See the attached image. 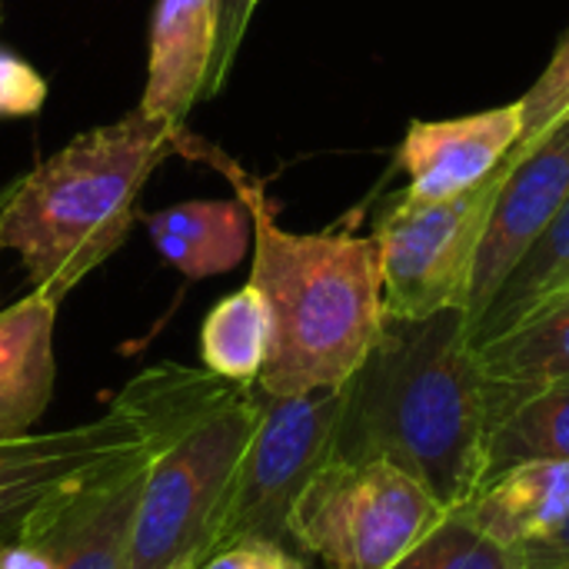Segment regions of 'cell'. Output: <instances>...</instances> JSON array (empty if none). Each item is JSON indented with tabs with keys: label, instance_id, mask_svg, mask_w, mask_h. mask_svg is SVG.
I'll return each instance as SVG.
<instances>
[{
	"label": "cell",
	"instance_id": "18",
	"mask_svg": "<svg viewBox=\"0 0 569 569\" xmlns=\"http://www.w3.org/2000/svg\"><path fill=\"white\" fill-rule=\"evenodd\" d=\"M270 347V317L260 290L247 280L237 293L210 307L200 327L203 367L230 383H257Z\"/></svg>",
	"mask_w": 569,
	"mask_h": 569
},
{
	"label": "cell",
	"instance_id": "14",
	"mask_svg": "<svg viewBox=\"0 0 569 569\" xmlns=\"http://www.w3.org/2000/svg\"><path fill=\"white\" fill-rule=\"evenodd\" d=\"M57 310L60 303L40 290L0 310V440L33 433L50 407Z\"/></svg>",
	"mask_w": 569,
	"mask_h": 569
},
{
	"label": "cell",
	"instance_id": "10",
	"mask_svg": "<svg viewBox=\"0 0 569 569\" xmlns=\"http://www.w3.org/2000/svg\"><path fill=\"white\" fill-rule=\"evenodd\" d=\"M467 297V327L487 310L513 267L533 250L569 200V120L557 123L527 153L503 160Z\"/></svg>",
	"mask_w": 569,
	"mask_h": 569
},
{
	"label": "cell",
	"instance_id": "4",
	"mask_svg": "<svg viewBox=\"0 0 569 569\" xmlns=\"http://www.w3.org/2000/svg\"><path fill=\"white\" fill-rule=\"evenodd\" d=\"M223 383L230 380L207 367L160 363L133 377L107 413L87 423L0 440V543L73 480L163 443Z\"/></svg>",
	"mask_w": 569,
	"mask_h": 569
},
{
	"label": "cell",
	"instance_id": "15",
	"mask_svg": "<svg viewBox=\"0 0 569 569\" xmlns=\"http://www.w3.org/2000/svg\"><path fill=\"white\" fill-rule=\"evenodd\" d=\"M463 513L497 543L520 550L530 547L569 517V463L527 460L487 483L463 503Z\"/></svg>",
	"mask_w": 569,
	"mask_h": 569
},
{
	"label": "cell",
	"instance_id": "5",
	"mask_svg": "<svg viewBox=\"0 0 569 569\" xmlns=\"http://www.w3.org/2000/svg\"><path fill=\"white\" fill-rule=\"evenodd\" d=\"M257 417V387L223 383L153 450L133 517L127 569H197Z\"/></svg>",
	"mask_w": 569,
	"mask_h": 569
},
{
	"label": "cell",
	"instance_id": "27",
	"mask_svg": "<svg viewBox=\"0 0 569 569\" xmlns=\"http://www.w3.org/2000/svg\"><path fill=\"white\" fill-rule=\"evenodd\" d=\"M547 569H569V563H563V567H547Z\"/></svg>",
	"mask_w": 569,
	"mask_h": 569
},
{
	"label": "cell",
	"instance_id": "20",
	"mask_svg": "<svg viewBox=\"0 0 569 569\" xmlns=\"http://www.w3.org/2000/svg\"><path fill=\"white\" fill-rule=\"evenodd\" d=\"M390 569H517V550L490 540L457 507Z\"/></svg>",
	"mask_w": 569,
	"mask_h": 569
},
{
	"label": "cell",
	"instance_id": "6",
	"mask_svg": "<svg viewBox=\"0 0 569 569\" xmlns=\"http://www.w3.org/2000/svg\"><path fill=\"white\" fill-rule=\"evenodd\" d=\"M450 510L387 460L330 457L293 500L290 543L327 569H390Z\"/></svg>",
	"mask_w": 569,
	"mask_h": 569
},
{
	"label": "cell",
	"instance_id": "9",
	"mask_svg": "<svg viewBox=\"0 0 569 569\" xmlns=\"http://www.w3.org/2000/svg\"><path fill=\"white\" fill-rule=\"evenodd\" d=\"M157 447L120 457L50 497L0 543V569L130 567L133 517Z\"/></svg>",
	"mask_w": 569,
	"mask_h": 569
},
{
	"label": "cell",
	"instance_id": "23",
	"mask_svg": "<svg viewBox=\"0 0 569 569\" xmlns=\"http://www.w3.org/2000/svg\"><path fill=\"white\" fill-rule=\"evenodd\" d=\"M200 569H303V560L280 540H240L213 553Z\"/></svg>",
	"mask_w": 569,
	"mask_h": 569
},
{
	"label": "cell",
	"instance_id": "17",
	"mask_svg": "<svg viewBox=\"0 0 569 569\" xmlns=\"http://www.w3.org/2000/svg\"><path fill=\"white\" fill-rule=\"evenodd\" d=\"M569 290V200L557 220L547 227V233L533 243V250L513 267V273L503 280L497 297L487 303V310L470 323V343L480 347L507 330H513L520 320H527L533 310H540L547 300Z\"/></svg>",
	"mask_w": 569,
	"mask_h": 569
},
{
	"label": "cell",
	"instance_id": "2",
	"mask_svg": "<svg viewBox=\"0 0 569 569\" xmlns=\"http://www.w3.org/2000/svg\"><path fill=\"white\" fill-rule=\"evenodd\" d=\"M173 150L220 170L250 210V283L270 317V347L253 387L270 397L340 390L360 370L387 320L373 237L283 230L263 187L220 147L180 127Z\"/></svg>",
	"mask_w": 569,
	"mask_h": 569
},
{
	"label": "cell",
	"instance_id": "1",
	"mask_svg": "<svg viewBox=\"0 0 569 569\" xmlns=\"http://www.w3.org/2000/svg\"><path fill=\"white\" fill-rule=\"evenodd\" d=\"M487 390L463 310L383 320L343 383L337 460H387L420 480L447 510L463 507L487 470Z\"/></svg>",
	"mask_w": 569,
	"mask_h": 569
},
{
	"label": "cell",
	"instance_id": "11",
	"mask_svg": "<svg viewBox=\"0 0 569 569\" xmlns=\"http://www.w3.org/2000/svg\"><path fill=\"white\" fill-rule=\"evenodd\" d=\"M523 137L520 103H503L457 120H413L397 150L407 197L450 200L490 180Z\"/></svg>",
	"mask_w": 569,
	"mask_h": 569
},
{
	"label": "cell",
	"instance_id": "13",
	"mask_svg": "<svg viewBox=\"0 0 569 569\" xmlns=\"http://www.w3.org/2000/svg\"><path fill=\"white\" fill-rule=\"evenodd\" d=\"M490 430L533 393L569 380V290L477 347Z\"/></svg>",
	"mask_w": 569,
	"mask_h": 569
},
{
	"label": "cell",
	"instance_id": "25",
	"mask_svg": "<svg viewBox=\"0 0 569 569\" xmlns=\"http://www.w3.org/2000/svg\"><path fill=\"white\" fill-rule=\"evenodd\" d=\"M17 190H20V177H13V180L0 183V230H3V217H7V210H10V203H13ZM0 250H3V240H0Z\"/></svg>",
	"mask_w": 569,
	"mask_h": 569
},
{
	"label": "cell",
	"instance_id": "21",
	"mask_svg": "<svg viewBox=\"0 0 569 569\" xmlns=\"http://www.w3.org/2000/svg\"><path fill=\"white\" fill-rule=\"evenodd\" d=\"M517 103L523 110V137H520V143H517V150L510 157L527 153L557 123L569 120V33L553 50L543 73L533 80V87Z\"/></svg>",
	"mask_w": 569,
	"mask_h": 569
},
{
	"label": "cell",
	"instance_id": "19",
	"mask_svg": "<svg viewBox=\"0 0 569 569\" xmlns=\"http://www.w3.org/2000/svg\"><path fill=\"white\" fill-rule=\"evenodd\" d=\"M527 460L569 463V380L533 393L490 430L483 483Z\"/></svg>",
	"mask_w": 569,
	"mask_h": 569
},
{
	"label": "cell",
	"instance_id": "22",
	"mask_svg": "<svg viewBox=\"0 0 569 569\" xmlns=\"http://www.w3.org/2000/svg\"><path fill=\"white\" fill-rule=\"evenodd\" d=\"M47 100V80L17 53L0 50V117H30Z\"/></svg>",
	"mask_w": 569,
	"mask_h": 569
},
{
	"label": "cell",
	"instance_id": "24",
	"mask_svg": "<svg viewBox=\"0 0 569 569\" xmlns=\"http://www.w3.org/2000/svg\"><path fill=\"white\" fill-rule=\"evenodd\" d=\"M563 563H569V517L550 537L517 550V569H547L563 567Z\"/></svg>",
	"mask_w": 569,
	"mask_h": 569
},
{
	"label": "cell",
	"instance_id": "8",
	"mask_svg": "<svg viewBox=\"0 0 569 569\" xmlns=\"http://www.w3.org/2000/svg\"><path fill=\"white\" fill-rule=\"evenodd\" d=\"M507 167L450 200L400 197L377 223V263L387 320H427L463 310L480 237Z\"/></svg>",
	"mask_w": 569,
	"mask_h": 569
},
{
	"label": "cell",
	"instance_id": "16",
	"mask_svg": "<svg viewBox=\"0 0 569 569\" xmlns=\"http://www.w3.org/2000/svg\"><path fill=\"white\" fill-rule=\"evenodd\" d=\"M153 250L187 280L230 273L253 247L250 210L233 200H187L143 217Z\"/></svg>",
	"mask_w": 569,
	"mask_h": 569
},
{
	"label": "cell",
	"instance_id": "3",
	"mask_svg": "<svg viewBox=\"0 0 569 569\" xmlns=\"http://www.w3.org/2000/svg\"><path fill=\"white\" fill-rule=\"evenodd\" d=\"M173 133L133 110L20 173L0 240L20 257L30 290L60 303L117 253L137 220L143 183L173 153Z\"/></svg>",
	"mask_w": 569,
	"mask_h": 569
},
{
	"label": "cell",
	"instance_id": "12",
	"mask_svg": "<svg viewBox=\"0 0 569 569\" xmlns=\"http://www.w3.org/2000/svg\"><path fill=\"white\" fill-rule=\"evenodd\" d=\"M227 0H157L140 113L173 130L183 127L210 83Z\"/></svg>",
	"mask_w": 569,
	"mask_h": 569
},
{
	"label": "cell",
	"instance_id": "7",
	"mask_svg": "<svg viewBox=\"0 0 569 569\" xmlns=\"http://www.w3.org/2000/svg\"><path fill=\"white\" fill-rule=\"evenodd\" d=\"M340 413L343 387L313 390L300 397L260 393V417L253 437L243 447L223 503L210 523L197 569L213 553L240 540L290 543L287 520L293 500L310 483V477L330 460Z\"/></svg>",
	"mask_w": 569,
	"mask_h": 569
},
{
	"label": "cell",
	"instance_id": "26",
	"mask_svg": "<svg viewBox=\"0 0 569 569\" xmlns=\"http://www.w3.org/2000/svg\"><path fill=\"white\" fill-rule=\"evenodd\" d=\"M250 7H253V0H243V10L250 13Z\"/></svg>",
	"mask_w": 569,
	"mask_h": 569
}]
</instances>
